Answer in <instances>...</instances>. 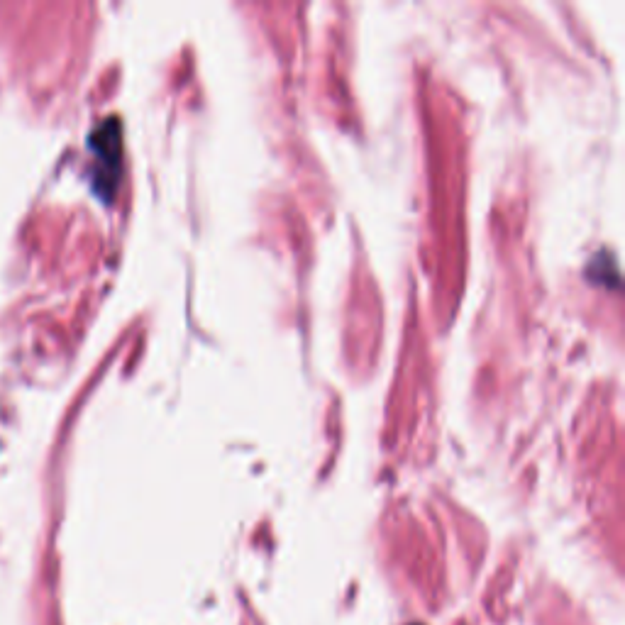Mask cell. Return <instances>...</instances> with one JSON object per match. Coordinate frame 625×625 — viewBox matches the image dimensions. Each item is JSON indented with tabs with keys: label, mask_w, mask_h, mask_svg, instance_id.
<instances>
[{
	"label": "cell",
	"mask_w": 625,
	"mask_h": 625,
	"mask_svg": "<svg viewBox=\"0 0 625 625\" xmlns=\"http://www.w3.org/2000/svg\"><path fill=\"white\" fill-rule=\"evenodd\" d=\"M91 147L96 149L98 159H101V169H98V188L103 193H110L115 186V179L120 174V125L118 120H105V123L93 132Z\"/></svg>",
	"instance_id": "6da1fadb"
}]
</instances>
